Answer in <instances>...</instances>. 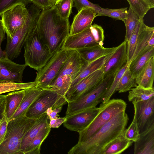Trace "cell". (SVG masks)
I'll use <instances>...</instances> for the list:
<instances>
[{
	"instance_id": "6da1fadb",
	"label": "cell",
	"mask_w": 154,
	"mask_h": 154,
	"mask_svg": "<svg viewBox=\"0 0 154 154\" xmlns=\"http://www.w3.org/2000/svg\"><path fill=\"white\" fill-rule=\"evenodd\" d=\"M36 27L40 38L52 55L61 48L69 34V18L61 17L56 5L42 11Z\"/></svg>"
},
{
	"instance_id": "7a4b0ae2",
	"label": "cell",
	"mask_w": 154,
	"mask_h": 154,
	"mask_svg": "<svg viewBox=\"0 0 154 154\" xmlns=\"http://www.w3.org/2000/svg\"><path fill=\"white\" fill-rule=\"evenodd\" d=\"M129 120L125 110L112 117L84 142L77 143L68 154H100L108 143L124 134Z\"/></svg>"
},
{
	"instance_id": "3957f363",
	"label": "cell",
	"mask_w": 154,
	"mask_h": 154,
	"mask_svg": "<svg viewBox=\"0 0 154 154\" xmlns=\"http://www.w3.org/2000/svg\"><path fill=\"white\" fill-rule=\"evenodd\" d=\"M36 119L26 116L10 120L4 140L0 145V154H20L23 138Z\"/></svg>"
},
{
	"instance_id": "277c9868",
	"label": "cell",
	"mask_w": 154,
	"mask_h": 154,
	"mask_svg": "<svg viewBox=\"0 0 154 154\" xmlns=\"http://www.w3.org/2000/svg\"><path fill=\"white\" fill-rule=\"evenodd\" d=\"M36 25L24 42L25 64L38 71L46 63L53 55L43 42L38 33Z\"/></svg>"
},
{
	"instance_id": "5b68a950",
	"label": "cell",
	"mask_w": 154,
	"mask_h": 154,
	"mask_svg": "<svg viewBox=\"0 0 154 154\" xmlns=\"http://www.w3.org/2000/svg\"><path fill=\"white\" fill-rule=\"evenodd\" d=\"M127 103L120 99L110 100L101 103L99 111L92 122L84 130L79 133L78 142H85L96 133L102 126L120 112L125 110Z\"/></svg>"
},
{
	"instance_id": "8992f818",
	"label": "cell",
	"mask_w": 154,
	"mask_h": 154,
	"mask_svg": "<svg viewBox=\"0 0 154 154\" xmlns=\"http://www.w3.org/2000/svg\"><path fill=\"white\" fill-rule=\"evenodd\" d=\"M29 14L23 25L12 35L7 37L5 48L4 51L7 57L12 60L20 54L28 36L36 25L42 10L32 4L29 8Z\"/></svg>"
},
{
	"instance_id": "52a82bcc",
	"label": "cell",
	"mask_w": 154,
	"mask_h": 154,
	"mask_svg": "<svg viewBox=\"0 0 154 154\" xmlns=\"http://www.w3.org/2000/svg\"><path fill=\"white\" fill-rule=\"evenodd\" d=\"M114 76L105 78L98 85L78 97L68 102L66 113L67 116L86 109L95 107L102 102L104 95L110 85Z\"/></svg>"
},
{
	"instance_id": "ba28073f",
	"label": "cell",
	"mask_w": 154,
	"mask_h": 154,
	"mask_svg": "<svg viewBox=\"0 0 154 154\" xmlns=\"http://www.w3.org/2000/svg\"><path fill=\"white\" fill-rule=\"evenodd\" d=\"M74 50L61 48L54 54L46 63L38 71L35 81L36 87L48 89L56 78Z\"/></svg>"
},
{
	"instance_id": "9c48e42d",
	"label": "cell",
	"mask_w": 154,
	"mask_h": 154,
	"mask_svg": "<svg viewBox=\"0 0 154 154\" xmlns=\"http://www.w3.org/2000/svg\"><path fill=\"white\" fill-rule=\"evenodd\" d=\"M67 102L56 92L49 89H43L28 109L26 116L36 119L45 113L47 109L51 107L52 109L62 106Z\"/></svg>"
},
{
	"instance_id": "30bf717a",
	"label": "cell",
	"mask_w": 154,
	"mask_h": 154,
	"mask_svg": "<svg viewBox=\"0 0 154 154\" xmlns=\"http://www.w3.org/2000/svg\"><path fill=\"white\" fill-rule=\"evenodd\" d=\"M154 33V27L146 25L140 19L127 44V61L128 64L146 48L148 40Z\"/></svg>"
},
{
	"instance_id": "8fae6325",
	"label": "cell",
	"mask_w": 154,
	"mask_h": 154,
	"mask_svg": "<svg viewBox=\"0 0 154 154\" xmlns=\"http://www.w3.org/2000/svg\"><path fill=\"white\" fill-rule=\"evenodd\" d=\"M29 14V8L22 4L17 5L2 14L1 20L7 37L11 38L13 34L24 23Z\"/></svg>"
},
{
	"instance_id": "7c38bea8",
	"label": "cell",
	"mask_w": 154,
	"mask_h": 154,
	"mask_svg": "<svg viewBox=\"0 0 154 154\" xmlns=\"http://www.w3.org/2000/svg\"><path fill=\"white\" fill-rule=\"evenodd\" d=\"M132 103L140 133L154 127V96L145 101Z\"/></svg>"
},
{
	"instance_id": "4fadbf2b",
	"label": "cell",
	"mask_w": 154,
	"mask_h": 154,
	"mask_svg": "<svg viewBox=\"0 0 154 154\" xmlns=\"http://www.w3.org/2000/svg\"><path fill=\"white\" fill-rule=\"evenodd\" d=\"M103 79L104 75L102 68L83 78L70 88L65 96L67 102L75 100L98 85Z\"/></svg>"
},
{
	"instance_id": "5bb4252c",
	"label": "cell",
	"mask_w": 154,
	"mask_h": 154,
	"mask_svg": "<svg viewBox=\"0 0 154 154\" xmlns=\"http://www.w3.org/2000/svg\"><path fill=\"white\" fill-rule=\"evenodd\" d=\"M99 108L96 107L86 109L67 116L63 126L69 130L81 132L91 123L97 114Z\"/></svg>"
},
{
	"instance_id": "9a60e30c",
	"label": "cell",
	"mask_w": 154,
	"mask_h": 154,
	"mask_svg": "<svg viewBox=\"0 0 154 154\" xmlns=\"http://www.w3.org/2000/svg\"><path fill=\"white\" fill-rule=\"evenodd\" d=\"M127 42L125 40L118 46L105 63L102 68L104 78L115 76L127 63Z\"/></svg>"
},
{
	"instance_id": "2e32d148",
	"label": "cell",
	"mask_w": 154,
	"mask_h": 154,
	"mask_svg": "<svg viewBox=\"0 0 154 154\" xmlns=\"http://www.w3.org/2000/svg\"><path fill=\"white\" fill-rule=\"evenodd\" d=\"M27 66L13 62L7 56L0 59V83L5 82H23V75Z\"/></svg>"
},
{
	"instance_id": "e0dca14e",
	"label": "cell",
	"mask_w": 154,
	"mask_h": 154,
	"mask_svg": "<svg viewBox=\"0 0 154 154\" xmlns=\"http://www.w3.org/2000/svg\"><path fill=\"white\" fill-rule=\"evenodd\" d=\"M90 27L79 33L69 34L64 42L61 48L76 50L98 45L94 40Z\"/></svg>"
},
{
	"instance_id": "ac0fdd59",
	"label": "cell",
	"mask_w": 154,
	"mask_h": 154,
	"mask_svg": "<svg viewBox=\"0 0 154 154\" xmlns=\"http://www.w3.org/2000/svg\"><path fill=\"white\" fill-rule=\"evenodd\" d=\"M97 14V11L92 8H82L73 18L70 27L69 35L79 33L90 27Z\"/></svg>"
},
{
	"instance_id": "d6986e66",
	"label": "cell",
	"mask_w": 154,
	"mask_h": 154,
	"mask_svg": "<svg viewBox=\"0 0 154 154\" xmlns=\"http://www.w3.org/2000/svg\"><path fill=\"white\" fill-rule=\"evenodd\" d=\"M86 64L77 51L74 50L57 77L63 75L69 76L72 81L79 74Z\"/></svg>"
},
{
	"instance_id": "ffe728a7",
	"label": "cell",
	"mask_w": 154,
	"mask_h": 154,
	"mask_svg": "<svg viewBox=\"0 0 154 154\" xmlns=\"http://www.w3.org/2000/svg\"><path fill=\"white\" fill-rule=\"evenodd\" d=\"M134 142V154H154V127L140 134Z\"/></svg>"
},
{
	"instance_id": "44dd1931",
	"label": "cell",
	"mask_w": 154,
	"mask_h": 154,
	"mask_svg": "<svg viewBox=\"0 0 154 154\" xmlns=\"http://www.w3.org/2000/svg\"><path fill=\"white\" fill-rule=\"evenodd\" d=\"M117 46L105 48L100 45L75 50L86 64L102 57L114 51Z\"/></svg>"
},
{
	"instance_id": "7402d4cb",
	"label": "cell",
	"mask_w": 154,
	"mask_h": 154,
	"mask_svg": "<svg viewBox=\"0 0 154 154\" xmlns=\"http://www.w3.org/2000/svg\"><path fill=\"white\" fill-rule=\"evenodd\" d=\"M43 90L36 87L26 89L25 94L19 106L9 121L26 116L28 109Z\"/></svg>"
},
{
	"instance_id": "603a6c76",
	"label": "cell",
	"mask_w": 154,
	"mask_h": 154,
	"mask_svg": "<svg viewBox=\"0 0 154 154\" xmlns=\"http://www.w3.org/2000/svg\"><path fill=\"white\" fill-rule=\"evenodd\" d=\"M49 121L46 113H44L36 119L23 138L21 147V154L26 146L40 132L49 125Z\"/></svg>"
},
{
	"instance_id": "cb8c5ba5",
	"label": "cell",
	"mask_w": 154,
	"mask_h": 154,
	"mask_svg": "<svg viewBox=\"0 0 154 154\" xmlns=\"http://www.w3.org/2000/svg\"><path fill=\"white\" fill-rule=\"evenodd\" d=\"M154 79V57H151L136 78L137 85L146 88L153 87Z\"/></svg>"
},
{
	"instance_id": "d4e9b609",
	"label": "cell",
	"mask_w": 154,
	"mask_h": 154,
	"mask_svg": "<svg viewBox=\"0 0 154 154\" xmlns=\"http://www.w3.org/2000/svg\"><path fill=\"white\" fill-rule=\"evenodd\" d=\"M133 142L126 139L123 134L106 144L100 154H120L131 146Z\"/></svg>"
},
{
	"instance_id": "484cf974",
	"label": "cell",
	"mask_w": 154,
	"mask_h": 154,
	"mask_svg": "<svg viewBox=\"0 0 154 154\" xmlns=\"http://www.w3.org/2000/svg\"><path fill=\"white\" fill-rule=\"evenodd\" d=\"M154 57V47L146 48L128 65V68L135 78L138 76L150 59Z\"/></svg>"
},
{
	"instance_id": "4316f807",
	"label": "cell",
	"mask_w": 154,
	"mask_h": 154,
	"mask_svg": "<svg viewBox=\"0 0 154 154\" xmlns=\"http://www.w3.org/2000/svg\"><path fill=\"white\" fill-rule=\"evenodd\" d=\"M112 53L102 57L88 64H86L79 74L72 80L71 87L75 85L95 71L102 68Z\"/></svg>"
},
{
	"instance_id": "83f0119b",
	"label": "cell",
	"mask_w": 154,
	"mask_h": 154,
	"mask_svg": "<svg viewBox=\"0 0 154 154\" xmlns=\"http://www.w3.org/2000/svg\"><path fill=\"white\" fill-rule=\"evenodd\" d=\"M26 89L9 92L5 95L6 114L10 120L19 106L25 94Z\"/></svg>"
},
{
	"instance_id": "f1b7e54d",
	"label": "cell",
	"mask_w": 154,
	"mask_h": 154,
	"mask_svg": "<svg viewBox=\"0 0 154 154\" xmlns=\"http://www.w3.org/2000/svg\"><path fill=\"white\" fill-rule=\"evenodd\" d=\"M49 125L42 129L26 146L22 154H40L41 146L51 131Z\"/></svg>"
},
{
	"instance_id": "f546056e",
	"label": "cell",
	"mask_w": 154,
	"mask_h": 154,
	"mask_svg": "<svg viewBox=\"0 0 154 154\" xmlns=\"http://www.w3.org/2000/svg\"><path fill=\"white\" fill-rule=\"evenodd\" d=\"M72 82V79L69 76H59L52 82L48 89L54 91L66 98V94L71 87Z\"/></svg>"
},
{
	"instance_id": "4dcf8cb0",
	"label": "cell",
	"mask_w": 154,
	"mask_h": 154,
	"mask_svg": "<svg viewBox=\"0 0 154 154\" xmlns=\"http://www.w3.org/2000/svg\"><path fill=\"white\" fill-rule=\"evenodd\" d=\"M154 96L153 87L146 88L137 85L129 91L128 100L130 102H137L148 100Z\"/></svg>"
},
{
	"instance_id": "1f68e13d",
	"label": "cell",
	"mask_w": 154,
	"mask_h": 154,
	"mask_svg": "<svg viewBox=\"0 0 154 154\" xmlns=\"http://www.w3.org/2000/svg\"><path fill=\"white\" fill-rule=\"evenodd\" d=\"M137 84L136 78L130 72L128 66L122 76L116 89L119 93L129 91L132 88L136 87Z\"/></svg>"
},
{
	"instance_id": "d6a6232c",
	"label": "cell",
	"mask_w": 154,
	"mask_h": 154,
	"mask_svg": "<svg viewBox=\"0 0 154 154\" xmlns=\"http://www.w3.org/2000/svg\"><path fill=\"white\" fill-rule=\"evenodd\" d=\"M127 0L130 7L141 19H143L147 12L154 8V4L148 0Z\"/></svg>"
},
{
	"instance_id": "836d02e7",
	"label": "cell",
	"mask_w": 154,
	"mask_h": 154,
	"mask_svg": "<svg viewBox=\"0 0 154 154\" xmlns=\"http://www.w3.org/2000/svg\"><path fill=\"white\" fill-rule=\"evenodd\" d=\"M140 19L138 16L129 7L125 20L123 21L126 28L125 41L129 42L132 33L134 31Z\"/></svg>"
},
{
	"instance_id": "e575fe53",
	"label": "cell",
	"mask_w": 154,
	"mask_h": 154,
	"mask_svg": "<svg viewBox=\"0 0 154 154\" xmlns=\"http://www.w3.org/2000/svg\"><path fill=\"white\" fill-rule=\"evenodd\" d=\"M37 83L35 81L25 83L5 82L0 83V94L14 91L36 87Z\"/></svg>"
},
{
	"instance_id": "d590c367",
	"label": "cell",
	"mask_w": 154,
	"mask_h": 154,
	"mask_svg": "<svg viewBox=\"0 0 154 154\" xmlns=\"http://www.w3.org/2000/svg\"><path fill=\"white\" fill-rule=\"evenodd\" d=\"M128 11L127 7L116 9L101 8L100 10L97 12V17L106 16L116 20H120L124 21L127 17Z\"/></svg>"
},
{
	"instance_id": "8d00e7d4",
	"label": "cell",
	"mask_w": 154,
	"mask_h": 154,
	"mask_svg": "<svg viewBox=\"0 0 154 154\" xmlns=\"http://www.w3.org/2000/svg\"><path fill=\"white\" fill-rule=\"evenodd\" d=\"M128 64L126 63L115 76L108 90L103 96L101 103H104L110 100L112 95L116 91V89L121 78L126 69Z\"/></svg>"
},
{
	"instance_id": "74e56055",
	"label": "cell",
	"mask_w": 154,
	"mask_h": 154,
	"mask_svg": "<svg viewBox=\"0 0 154 154\" xmlns=\"http://www.w3.org/2000/svg\"><path fill=\"white\" fill-rule=\"evenodd\" d=\"M73 4V0H61L56 5L58 12L61 17L69 18Z\"/></svg>"
},
{
	"instance_id": "f35d334b",
	"label": "cell",
	"mask_w": 154,
	"mask_h": 154,
	"mask_svg": "<svg viewBox=\"0 0 154 154\" xmlns=\"http://www.w3.org/2000/svg\"><path fill=\"white\" fill-rule=\"evenodd\" d=\"M124 135L126 139L134 142L139 139L140 133L135 114L132 122L128 128L125 129Z\"/></svg>"
},
{
	"instance_id": "ab89813d",
	"label": "cell",
	"mask_w": 154,
	"mask_h": 154,
	"mask_svg": "<svg viewBox=\"0 0 154 154\" xmlns=\"http://www.w3.org/2000/svg\"><path fill=\"white\" fill-rule=\"evenodd\" d=\"M32 2V0H0V17L4 12L17 5L26 6Z\"/></svg>"
},
{
	"instance_id": "60d3db41",
	"label": "cell",
	"mask_w": 154,
	"mask_h": 154,
	"mask_svg": "<svg viewBox=\"0 0 154 154\" xmlns=\"http://www.w3.org/2000/svg\"><path fill=\"white\" fill-rule=\"evenodd\" d=\"M90 28L96 42L98 45L103 46L105 37L103 28L97 24L91 25Z\"/></svg>"
},
{
	"instance_id": "b9f144b4",
	"label": "cell",
	"mask_w": 154,
	"mask_h": 154,
	"mask_svg": "<svg viewBox=\"0 0 154 154\" xmlns=\"http://www.w3.org/2000/svg\"><path fill=\"white\" fill-rule=\"evenodd\" d=\"M73 6L75 7L78 11L85 7L92 8L97 12L100 10L101 7L99 5L93 4L88 0H73Z\"/></svg>"
},
{
	"instance_id": "7bdbcfd3",
	"label": "cell",
	"mask_w": 154,
	"mask_h": 154,
	"mask_svg": "<svg viewBox=\"0 0 154 154\" xmlns=\"http://www.w3.org/2000/svg\"><path fill=\"white\" fill-rule=\"evenodd\" d=\"M9 121L5 112L0 120V145L4 140L7 133L8 124Z\"/></svg>"
},
{
	"instance_id": "ee69618b",
	"label": "cell",
	"mask_w": 154,
	"mask_h": 154,
	"mask_svg": "<svg viewBox=\"0 0 154 154\" xmlns=\"http://www.w3.org/2000/svg\"><path fill=\"white\" fill-rule=\"evenodd\" d=\"M62 108V106H60L54 109H52L51 107L48 108L45 113L47 115L48 119L50 120L58 118L59 116L58 114L61 112Z\"/></svg>"
},
{
	"instance_id": "f6af8a7d",
	"label": "cell",
	"mask_w": 154,
	"mask_h": 154,
	"mask_svg": "<svg viewBox=\"0 0 154 154\" xmlns=\"http://www.w3.org/2000/svg\"><path fill=\"white\" fill-rule=\"evenodd\" d=\"M5 29L1 20L0 19V59L7 56L4 51L2 50L1 47L2 43L5 38Z\"/></svg>"
},
{
	"instance_id": "bcb514c9",
	"label": "cell",
	"mask_w": 154,
	"mask_h": 154,
	"mask_svg": "<svg viewBox=\"0 0 154 154\" xmlns=\"http://www.w3.org/2000/svg\"><path fill=\"white\" fill-rule=\"evenodd\" d=\"M32 3L42 11L51 8L48 0H32Z\"/></svg>"
},
{
	"instance_id": "7dc6e473",
	"label": "cell",
	"mask_w": 154,
	"mask_h": 154,
	"mask_svg": "<svg viewBox=\"0 0 154 154\" xmlns=\"http://www.w3.org/2000/svg\"><path fill=\"white\" fill-rule=\"evenodd\" d=\"M66 118L65 117L57 118L50 120L49 125L51 128H58L66 121Z\"/></svg>"
},
{
	"instance_id": "c3c4849f",
	"label": "cell",
	"mask_w": 154,
	"mask_h": 154,
	"mask_svg": "<svg viewBox=\"0 0 154 154\" xmlns=\"http://www.w3.org/2000/svg\"><path fill=\"white\" fill-rule=\"evenodd\" d=\"M6 102L5 95L0 94V120L5 113Z\"/></svg>"
},
{
	"instance_id": "681fc988",
	"label": "cell",
	"mask_w": 154,
	"mask_h": 154,
	"mask_svg": "<svg viewBox=\"0 0 154 154\" xmlns=\"http://www.w3.org/2000/svg\"><path fill=\"white\" fill-rule=\"evenodd\" d=\"M147 46L149 47H154V33H153L149 38Z\"/></svg>"
},
{
	"instance_id": "f907efd6",
	"label": "cell",
	"mask_w": 154,
	"mask_h": 154,
	"mask_svg": "<svg viewBox=\"0 0 154 154\" xmlns=\"http://www.w3.org/2000/svg\"><path fill=\"white\" fill-rule=\"evenodd\" d=\"M51 8L54 7L56 5V0H48Z\"/></svg>"
},
{
	"instance_id": "816d5d0a",
	"label": "cell",
	"mask_w": 154,
	"mask_h": 154,
	"mask_svg": "<svg viewBox=\"0 0 154 154\" xmlns=\"http://www.w3.org/2000/svg\"><path fill=\"white\" fill-rule=\"evenodd\" d=\"M149 2H150L151 3H152L153 4H154V0H148Z\"/></svg>"
},
{
	"instance_id": "f5cc1de1",
	"label": "cell",
	"mask_w": 154,
	"mask_h": 154,
	"mask_svg": "<svg viewBox=\"0 0 154 154\" xmlns=\"http://www.w3.org/2000/svg\"><path fill=\"white\" fill-rule=\"evenodd\" d=\"M61 0H56V4L59 1Z\"/></svg>"
}]
</instances>
